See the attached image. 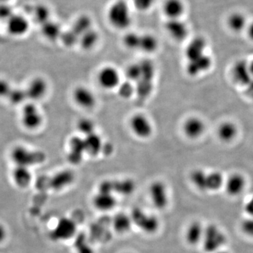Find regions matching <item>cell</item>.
I'll use <instances>...</instances> for the list:
<instances>
[{"label": "cell", "mask_w": 253, "mask_h": 253, "mask_svg": "<svg viewBox=\"0 0 253 253\" xmlns=\"http://www.w3.org/2000/svg\"><path fill=\"white\" fill-rule=\"evenodd\" d=\"M182 130L184 135L190 139H197L202 136L206 131V124L201 118L190 117L183 123Z\"/></svg>", "instance_id": "9a60e30c"}, {"label": "cell", "mask_w": 253, "mask_h": 253, "mask_svg": "<svg viewBox=\"0 0 253 253\" xmlns=\"http://www.w3.org/2000/svg\"><path fill=\"white\" fill-rule=\"evenodd\" d=\"M226 237L224 231L216 224H209L205 227L202 246L205 252L217 253L225 245Z\"/></svg>", "instance_id": "7a4b0ae2"}, {"label": "cell", "mask_w": 253, "mask_h": 253, "mask_svg": "<svg viewBox=\"0 0 253 253\" xmlns=\"http://www.w3.org/2000/svg\"><path fill=\"white\" fill-rule=\"evenodd\" d=\"M132 224L130 214L120 212L113 217V227L118 234H124L129 232Z\"/></svg>", "instance_id": "cb8c5ba5"}, {"label": "cell", "mask_w": 253, "mask_h": 253, "mask_svg": "<svg viewBox=\"0 0 253 253\" xmlns=\"http://www.w3.org/2000/svg\"><path fill=\"white\" fill-rule=\"evenodd\" d=\"M84 145L86 154L92 156H97L103 148L102 139L96 132L84 136Z\"/></svg>", "instance_id": "83f0119b"}, {"label": "cell", "mask_w": 253, "mask_h": 253, "mask_svg": "<svg viewBox=\"0 0 253 253\" xmlns=\"http://www.w3.org/2000/svg\"><path fill=\"white\" fill-rule=\"evenodd\" d=\"M11 176L15 185L22 189H26L31 185L33 180V176L30 168L21 166L15 167Z\"/></svg>", "instance_id": "7402d4cb"}, {"label": "cell", "mask_w": 253, "mask_h": 253, "mask_svg": "<svg viewBox=\"0 0 253 253\" xmlns=\"http://www.w3.org/2000/svg\"><path fill=\"white\" fill-rule=\"evenodd\" d=\"M70 154L68 159L73 164L81 162L83 154H85L84 137L73 136L70 141Z\"/></svg>", "instance_id": "44dd1931"}, {"label": "cell", "mask_w": 253, "mask_h": 253, "mask_svg": "<svg viewBox=\"0 0 253 253\" xmlns=\"http://www.w3.org/2000/svg\"><path fill=\"white\" fill-rule=\"evenodd\" d=\"M97 82L103 89L112 90L117 89L122 81L117 68L113 66H106L98 72Z\"/></svg>", "instance_id": "ba28073f"}, {"label": "cell", "mask_w": 253, "mask_h": 253, "mask_svg": "<svg viewBox=\"0 0 253 253\" xmlns=\"http://www.w3.org/2000/svg\"><path fill=\"white\" fill-rule=\"evenodd\" d=\"M217 253H226V252H224V251H219V252H218Z\"/></svg>", "instance_id": "db71d44e"}, {"label": "cell", "mask_w": 253, "mask_h": 253, "mask_svg": "<svg viewBox=\"0 0 253 253\" xmlns=\"http://www.w3.org/2000/svg\"><path fill=\"white\" fill-rule=\"evenodd\" d=\"M129 127L133 134L141 139H147L152 136L154 126L147 116L142 113H136L129 120Z\"/></svg>", "instance_id": "52a82bcc"}, {"label": "cell", "mask_w": 253, "mask_h": 253, "mask_svg": "<svg viewBox=\"0 0 253 253\" xmlns=\"http://www.w3.org/2000/svg\"><path fill=\"white\" fill-rule=\"evenodd\" d=\"M165 29L168 35L176 41H182L189 34L187 25L181 18L168 19L165 24Z\"/></svg>", "instance_id": "2e32d148"}, {"label": "cell", "mask_w": 253, "mask_h": 253, "mask_svg": "<svg viewBox=\"0 0 253 253\" xmlns=\"http://www.w3.org/2000/svg\"><path fill=\"white\" fill-rule=\"evenodd\" d=\"M247 180L241 173H234L228 176L224 181V188L226 194L230 197H238L244 192Z\"/></svg>", "instance_id": "4fadbf2b"}, {"label": "cell", "mask_w": 253, "mask_h": 253, "mask_svg": "<svg viewBox=\"0 0 253 253\" xmlns=\"http://www.w3.org/2000/svg\"><path fill=\"white\" fill-rule=\"evenodd\" d=\"M11 158L16 166L30 168L38 163L36 153L25 146H16L11 152Z\"/></svg>", "instance_id": "8fae6325"}, {"label": "cell", "mask_w": 253, "mask_h": 253, "mask_svg": "<svg viewBox=\"0 0 253 253\" xmlns=\"http://www.w3.org/2000/svg\"><path fill=\"white\" fill-rule=\"evenodd\" d=\"M8 1H9V0H0V3H6Z\"/></svg>", "instance_id": "f5cc1de1"}, {"label": "cell", "mask_w": 253, "mask_h": 253, "mask_svg": "<svg viewBox=\"0 0 253 253\" xmlns=\"http://www.w3.org/2000/svg\"><path fill=\"white\" fill-rule=\"evenodd\" d=\"M238 134V128L234 123L226 122L221 123L217 129V135L223 142H231Z\"/></svg>", "instance_id": "484cf974"}, {"label": "cell", "mask_w": 253, "mask_h": 253, "mask_svg": "<svg viewBox=\"0 0 253 253\" xmlns=\"http://www.w3.org/2000/svg\"><path fill=\"white\" fill-rule=\"evenodd\" d=\"M155 1L156 0H128V2L130 3L129 4L140 12H146L151 9Z\"/></svg>", "instance_id": "7bdbcfd3"}, {"label": "cell", "mask_w": 253, "mask_h": 253, "mask_svg": "<svg viewBox=\"0 0 253 253\" xmlns=\"http://www.w3.org/2000/svg\"><path fill=\"white\" fill-rule=\"evenodd\" d=\"M250 72H251V76L253 78V61L251 64L249 65Z\"/></svg>", "instance_id": "816d5d0a"}, {"label": "cell", "mask_w": 253, "mask_h": 253, "mask_svg": "<svg viewBox=\"0 0 253 253\" xmlns=\"http://www.w3.org/2000/svg\"><path fill=\"white\" fill-rule=\"evenodd\" d=\"M141 33L136 32H129L123 37V42L126 49L129 50H139L140 42Z\"/></svg>", "instance_id": "8d00e7d4"}, {"label": "cell", "mask_w": 253, "mask_h": 253, "mask_svg": "<svg viewBox=\"0 0 253 253\" xmlns=\"http://www.w3.org/2000/svg\"><path fill=\"white\" fill-rule=\"evenodd\" d=\"M159 43L157 38L150 33L141 34L139 49L142 52L146 54H152L158 50Z\"/></svg>", "instance_id": "1f68e13d"}, {"label": "cell", "mask_w": 253, "mask_h": 253, "mask_svg": "<svg viewBox=\"0 0 253 253\" xmlns=\"http://www.w3.org/2000/svg\"><path fill=\"white\" fill-rule=\"evenodd\" d=\"M130 217L133 224L147 234H154L157 232L161 226L159 219L156 216L145 212L141 208L133 209Z\"/></svg>", "instance_id": "277c9868"}, {"label": "cell", "mask_w": 253, "mask_h": 253, "mask_svg": "<svg viewBox=\"0 0 253 253\" xmlns=\"http://www.w3.org/2000/svg\"><path fill=\"white\" fill-rule=\"evenodd\" d=\"M207 174L208 172L201 169H195L190 174L193 185L202 192H207Z\"/></svg>", "instance_id": "e575fe53"}, {"label": "cell", "mask_w": 253, "mask_h": 253, "mask_svg": "<svg viewBox=\"0 0 253 253\" xmlns=\"http://www.w3.org/2000/svg\"><path fill=\"white\" fill-rule=\"evenodd\" d=\"M233 76L236 83L241 84H248L251 80V74L250 72L249 65L245 62L236 63L233 70Z\"/></svg>", "instance_id": "f546056e"}, {"label": "cell", "mask_w": 253, "mask_h": 253, "mask_svg": "<svg viewBox=\"0 0 253 253\" xmlns=\"http://www.w3.org/2000/svg\"><path fill=\"white\" fill-rule=\"evenodd\" d=\"M206 43L204 40L201 38L193 40L186 49V57L187 61L206 54Z\"/></svg>", "instance_id": "4316f807"}, {"label": "cell", "mask_w": 253, "mask_h": 253, "mask_svg": "<svg viewBox=\"0 0 253 253\" xmlns=\"http://www.w3.org/2000/svg\"><path fill=\"white\" fill-rule=\"evenodd\" d=\"M151 203L158 210L166 209L169 204V194L167 186L162 181H154L149 187Z\"/></svg>", "instance_id": "30bf717a"}, {"label": "cell", "mask_w": 253, "mask_h": 253, "mask_svg": "<svg viewBox=\"0 0 253 253\" xmlns=\"http://www.w3.org/2000/svg\"><path fill=\"white\" fill-rule=\"evenodd\" d=\"M205 227L199 221H194L190 223L186 228L185 239L186 243L191 246H196L201 244L204 238Z\"/></svg>", "instance_id": "d6986e66"}, {"label": "cell", "mask_w": 253, "mask_h": 253, "mask_svg": "<svg viewBox=\"0 0 253 253\" xmlns=\"http://www.w3.org/2000/svg\"><path fill=\"white\" fill-rule=\"evenodd\" d=\"M77 224L69 217H61L50 231L49 237L53 241L61 242L76 237L77 235Z\"/></svg>", "instance_id": "5b68a950"}, {"label": "cell", "mask_w": 253, "mask_h": 253, "mask_svg": "<svg viewBox=\"0 0 253 253\" xmlns=\"http://www.w3.org/2000/svg\"><path fill=\"white\" fill-rule=\"evenodd\" d=\"M244 211L249 217H253V196L245 204Z\"/></svg>", "instance_id": "c3c4849f"}, {"label": "cell", "mask_w": 253, "mask_h": 253, "mask_svg": "<svg viewBox=\"0 0 253 253\" xmlns=\"http://www.w3.org/2000/svg\"><path fill=\"white\" fill-rule=\"evenodd\" d=\"M25 90L28 100L36 103L45 97L49 91V84L44 78L36 76L29 81Z\"/></svg>", "instance_id": "9c48e42d"}, {"label": "cell", "mask_w": 253, "mask_h": 253, "mask_svg": "<svg viewBox=\"0 0 253 253\" xmlns=\"http://www.w3.org/2000/svg\"><path fill=\"white\" fill-rule=\"evenodd\" d=\"M8 101L13 105H23L26 104L28 100L26 90L22 88L14 87L7 98Z\"/></svg>", "instance_id": "f35d334b"}, {"label": "cell", "mask_w": 253, "mask_h": 253, "mask_svg": "<svg viewBox=\"0 0 253 253\" xmlns=\"http://www.w3.org/2000/svg\"><path fill=\"white\" fill-rule=\"evenodd\" d=\"M99 41V33L92 28L81 37L78 44L83 49L87 51V50L93 49L97 44Z\"/></svg>", "instance_id": "d6a6232c"}, {"label": "cell", "mask_w": 253, "mask_h": 253, "mask_svg": "<svg viewBox=\"0 0 253 253\" xmlns=\"http://www.w3.org/2000/svg\"><path fill=\"white\" fill-rule=\"evenodd\" d=\"M73 98L76 104L84 109H91L96 106V97L89 88L78 86L74 89Z\"/></svg>", "instance_id": "5bb4252c"}, {"label": "cell", "mask_w": 253, "mask_h": 253, "mask_svg": "<svg viewBox=\"0 0 253 253\" xmlns=\"http://www.w3.org/2000/svg\"><path fill=\"white\" fill-rule=\"evenodd\" d=\"M99 191L101 192L122 196H129L136 189L135 181L131 179H107L101 181L99 185Z\"/></svg>", "instance_id": "8992f818"}, {"label": "cell", "mask_w": 253, "mask_h": 253, "mask_svg": "<svg viewBox=\"0 0 253 253\" xmlns=\"http://www.w3.org/2000/svg\"><path fill=\"white\" fill-rule=\"evenodd\" d=\"M117 89L118 94L123 99H129L136 91L135 86L133 85L132 83L127 80L125 82H121Z\"/></svg>", "instance_id": "60d3db41"}, {"label": "cell", "mask_w": 253, "mask_h": 253, "mask_svg": "<svg viewBox=\"0 0 253 253\" xmlns=\"http://www.w3.org/2000/svg\"><path fill=\"white\" fill-rule=\"evenodd\" d=\"M8 231L6 226L0 223V244L4 243L7 238Z\"/></svg>", "instance_id": "681fc988"}, {"label": "cell", "mask_w": 253, "mask_h": 253, "mask_svg": "<svg viewBox=\"0 0 253 253\" xmlns=\"http://www.w3.org/2000/svg\"><path fill=\"white\" fill-rule=\"evenodd\" d=\"M225 178L218 171L208 172L207 192H215L224 187Z\"/></svg>", "instance_id": "836d02e7"}, {"label": "cell", "mask_w": 253, "mask_h": 253, "mask_svg": "<svg viewBox=\"0 0 253 253\" xmlns=\"http://www.w3.org/2000/svg\"><path fill=\"white\" fill-rule=\"evenodd\" d=\"M247 18L242 13L236 12L229 15L227 18V26L229 29L235 33L244 31L247 28Z\"/></svg>", "instance_id": "4dcf8cb0"}, {"label": "cell", "mask_w": 253, "mask_h": 253, "mask_svg": "<svg viewBox=\"0 0 253 253\" xmlns=\"http://www.w3.org/2000/svg\"><path fill=\"white\" fill-rule=\"evenodd\" d=\"M61 41L67 46H73L79 43V38L70 28L68 31H63L61 37Z\"/></svg>", "instance_id": "ee69618b"}, {"label": "cell", "mask_w": 253, "mask_h": 253, "mask_svg": "<svg viewBox=\"0 0 253 253\" xmlns=\"http://www.w3.org/2000/svg\"><path fill=\"white\" fill-rule=\"evenodd\" d=\"M246 31H247L248 36L251 41H253V21L248 25L247 28H246Z\"/></svg>", "instance_id": "f907efd6"}, {"label": "cell", "mask_w": 253, "mask_h": 253, "mask_svg": "<svg viewBox=\"0 0 253 253\" xmlns=\"http://www.w3.org/2000/svg\"><path fill=\"white\" fill-rule=\"evenodd\" d=\"M41 27L42 35L47 41L54 42L61 39L63 31L59 23L50 19L41 25Z\"/></svg>", "instance_id": "603a6c76"}, {"label": "cell", "mask_w": 253, "mask_h": 253, "mask_svg": "<svg viewBox=\"0 0 253 253\" xmlns=\"http://www.w3.org/2000/svg\"><path fill=\"white\" fill-rule=\"evenodd\" d=\"M185 10V4L182 0H166L163 3V12L168 19L181 18Z\"/></svg>", "instance_id": "ffe728a7"}, {"label": "cell", "mask_w": 253, "mask_h": 253, "mask_svg": "<svg viewBox=\"0 0 253 253\" xmlns=\"http://www.w3.org/2000/svg\"><path fill=\"white\" fill-rule=\"evenodd\" d=\"M241 230L244 235L253 239V217H248L241 221Z\"/></svg>", "instance_id": "f6af8a7d"}, {"label": "cell", "mask_w": 253, "mask_h": 253, "mask_svg": "<svg viewBox=\"0 0 253 253\" xmlns=\"http://www.w3.org/2000/svg\"><path fill=\"white\" fill-rule=\"evenodd\" d=\"M14 14L11 6L5 3H1L0 4V20L6 21Z\"/></svg>", "instance_id": "7dc6e473"}, {"label": "cell", "mask_w": 253, "mask_h": 253, "mask_svg": "<svg viewBox=\"0 0 253 253\" xmlns=\"http://www.w3.org/2000/svg\"><path fill=\"white\" fill-rule=\"evenodd\" d=\"M14 86L5 78H0V99H7Z\"/></svg>", "instance_id": "bcb514c9"}, {"label": "cell", "mask_w": 253, "mask_h": 253, "mask_svg": "<svg viewBox=\"0 0 253 253\" xmlns=\"http://www.w3.org/2000/svg\"><path fill=\"white\" fill-rule=\"evenodd\" d=\"M212 64V60L208 55L204 54L196 59L188 61L186 65V72L189 76H197L206 72Z\"/></svg>", "instance_id": "ac0fdd59"}, {"label": "cell", "mask_w": 253, "mask_h": 253, "mask_svg": "<svg viewBox=\"0 0 253 253\" xmlns=\"http://www.w3.org/2000/svg\"><path fill=\"white\" fill-rule=\"evenodd\" d=\"M33 16H34L35 21L41 26L43 23L49 21L50 17H51V12H50L48 6L41 4L35 6Z\"/></svg>", "instance_id": "d590c367"}, {"label": "cell", "mask_w": 253, "mask_h": 253, "mask_svg": "<svg viewBox=\"0 0 253 253\" xmlns=\"http://www.w3.org/2000/svg\"><path fill=\"white\" fill-rule=\"evenodd\" d=\"M74 181V174L70 171L58 173L50 181V187L56 191L65 189Z\"/></svg>", "instance_id": "d4e9b609"}, {"label": "cell", "mask_w": 253, "mask_h": 253, "mask_svg": "<svg viewBox=\"0 0 253 253\" xmlns=\"http://www.w3.org/2000/svg\"><path fill=\"white\" fill-rule=\"evenodd\" d=\"M74 247L77 253H95L84 234H81L76 236Z\"/></svg>", "instance_id": "74e56055"}, {"label": "cell", "mask_w": 253, "mask_h": 253, "mask_svg": "<svg viewBox=\"0 0 253 253\" xmlns=\"http://www.w3.org/2000/svg\"><path fill=\"white\" fill-rule=\"evenodd\" d=\"M141 68L140 63H132L126 68V77L127 81L131 82H139L141 78Z\"/></svg>", "instance_id": "b9f144b4"}, {"label": "cell", "mask_w": 253, "mask_h": 253, "mask_svg": "<svg viewBox=\"0 0 253 253\" xmlns=\"http://www.w3.org/2000/svg\"><path fill=\"white\" fill-rule=\"evenodd\" d=\"M92 204L98 211L109 212L116 208L117 199L114 194L98 191L93 197Z\"/></svg>", "instance_id": "e0dca14e"}, {"label": "cell", "mask_w": 253, "mask_h": 253, "mask_svg": "<svg viewBox=\"0 0 253 253\" xmlns=\"http://www.w3.org/2000/svg\"><path fill=\"white\" fill-rule=\"evenodd\" d=\"M92 28V20H91V17H89L87 15L84 14L78 16L75 20L71 29L79 38L80 40L83 35H84L86 32L89 31Z\"/></svg>", "instance_id": "f1b7e54d"}, {"label": "cell", "mask_w": 253, "mask_h": 253, "mask_svg": "<svg viewBox=\"0 0 253 253\" xmlns=\"http://www.w3.org/2000/svg\"><path fill=\"white\" fill-rule=\"evenodd\" d=\"M6 28L10 36L19 38L27 34L30 23L23 15L14 14L6 21Z\"/></svg>", "instance_id": "7c38bea8"}, {"label": "cell", "mask_w": 253, "mask_h": 253, "mask_svg": "<svg viewBox=\"0 0 253 253\" xmlns=\"http://www.w3.org/2000/svg\"></svg>", "instance_id": "11a10c76"}, {"label": "cell", "mask_w": 253, "mask_h": 253, "mask_svg": "<svg viewBox=\"0 0 253 253\" xmlns=\"http://www.w3.org/2000/svg\"><path fill=\"white\" fill-rule=\"evenodd\" d=\"M106 17L115 29H127L132 23L130 4L126 0H116L108 8Z\"/></svg>", "instance_id": "6da1fadb"}, {"label": "cell", "mask_w": 253, "mask_h": 253, "mask_svg": "<svg viewBox=\"0 0 253 253\" xmlns=\"http://www.w3.org/2000/svg\"><path fill=\"white\" fill-rule=\"evenodd\" d=\"M20 121L23 127L27 130H37L42 126L44 116L36 103L28 101L21 108Z\"/></svg>", "instance_id": "3957f363"}, {"label": "cell", "mask_w": 253, "mask_h": 253, "mask_svg": "<svg viewBox=\"0 0 253 253\" xmlns=\"http://www.w3.org/2000/svg\"><path fill=\"white\" fill-rule=\"evenodd\" d=\"M77 128L80 133L85 136L95 132L96 125L90 118H83L78 121Z\"/></svg>", "instance_id": "ab89813d"}]
</instances>
